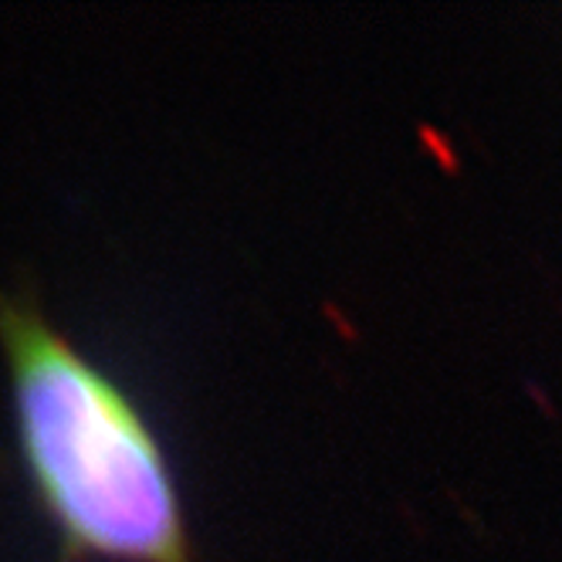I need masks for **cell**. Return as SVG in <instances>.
I'll list each match as a JSON object with an SVG mask.
<instances>
[{"label":"cell","instance_id":"cell-1","mask_svg":"<svg viewBox=\"0 0 562 562\" xmlns=\"http://www.w3.org/2000/svg\"><path fill=\"white\" fill-rule=\"evenodd\" d=\"M0 356L55 562H196L170 454L126 383L58 329L34 292L0 289Z\"/></svg>","mask_w":562,"mask_h":562}]
</instances>
